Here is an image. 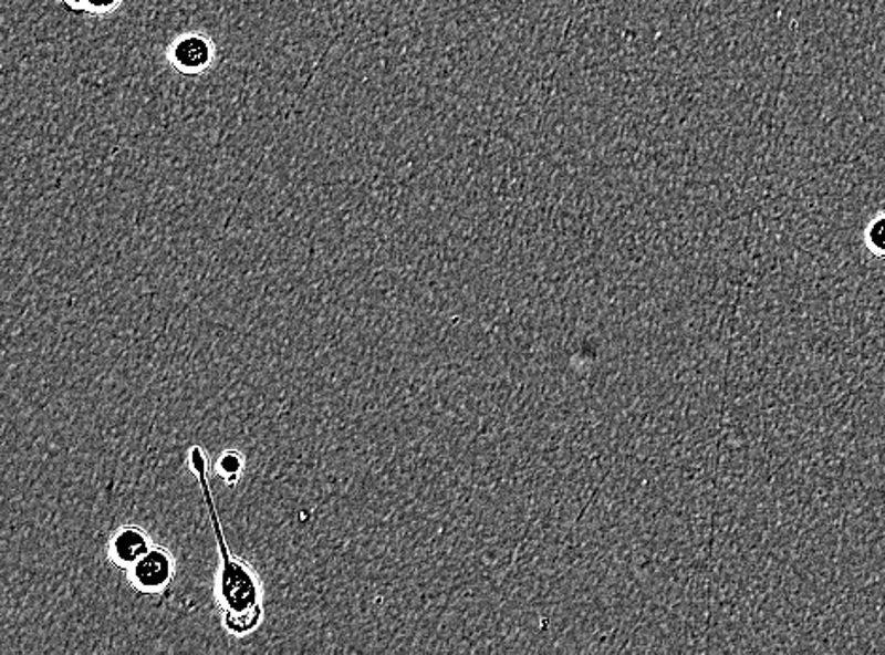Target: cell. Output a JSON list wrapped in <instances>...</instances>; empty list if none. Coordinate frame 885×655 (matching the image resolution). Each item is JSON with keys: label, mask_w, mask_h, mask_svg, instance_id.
<instances>
[{"label": "cell", "mask_w": 885, "mask_h": 655, "mask_svg": "<svg viewBox=\"0 0 885 655\" xmlns=\"http://www.w3.org/2000/svg\"><path fill=\"white\" fill-rule=\"evenodd\" d=\"M191 470L200 482L205 493L206 508L212 520L214 531L219 544L221 555V571H219V603L223 609V623L229 633L237 636L250 635L263 617V591L256 574L244 561L232 558L229 547L225 542L223 529L219 523L218 512L214 507L212 491L208 482V462L205 451L199 446H192L189 451Z\"/></svg>", "instance_id": "cell-1"}, {"label": "cell", "mask_w": 885, "mask_h": 655, "mask_svg": "<svg viewBox=\"0 0 885 655\" xmlns=\"http://www.w3.org/2000/svg\"><path fill=\"white\" fill-rule=\"evenodd\" d=\"M167 59L174 71L181 76H202L216 65L218 45L206 33L187 31L174 37L167 48Z\"/></svg>", "instance_id": "cell-2"}, {"label": "cell", "mask_w": 885, "mask_h": 655, "mask_svg": "<svg viewBox=\"0 0 885 655\" xmlns=\"http://www.w3.org/2000/svg\"><path fill=\"white\" fill-rule=\"evenodd\" d=\"M174 579L173 555L163 548H149L135 565H131V582L142 593H160Z\"/></svg>", "instance_id": "cell-3"}, {"label": "cell", "mask_w": 885, "mask_h": 655, "mask_svg": "<svg viewBox=\"0 0 885 655\" xmlns=\"http://www.w3.org/2000/svg\"><path fill=\"white\" fill-rule=\"evenodd\" d=\"M149 552V540L138 527H123L110 544V553L117 565H135L136 561Z\"/></svg>", "instance_id": "cell-4"}, {"label": "cell", "mask_w": 885, "mask_h": 655, "mask_svg": "<svg viewBox=\"0 0 885 655\" xmlns=\"http://www.w3.org/2000/svg\"><path fill=\"white\" fill-rule=\"evenodd\" d=\"M125 0H59V4L72 13H90L96 18H104L117 12Z\"/></svg>", "instance_id": "cell-5"}, {"label": "cell", "mask_w": 885, "mask_h": 655, "mask_svg": "<svg viewBox=\"0 0 885 655\" xmlns=\"http://www.w3.org/2000/svg\"><path fill=\"white\" fill-rule=\"evenodd\" d=\"M866 246L874 256L885 259V216L874 219L866 229Z\"/></svg>", "instance_id": "cell-6"}, {"label": "cell", "mask_w": 885, "mask_h": 655, "mask_svg": "<svg viewBox=\"0 0 885 655\" xmlns=\"http://www.w3.org/2000/svg\"><path fill=\"white\" fill-rule=\"evenodd\" d=\"M242 469H244V459L237 451H227L219 459V472H221L225 480H229V484L237 482Z\"/></svg>", "instance_id": "cell-7"}]
</instances>
